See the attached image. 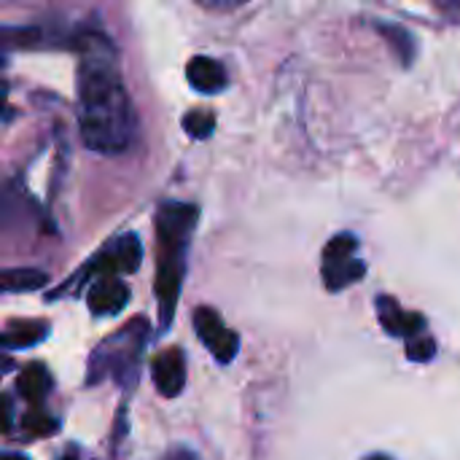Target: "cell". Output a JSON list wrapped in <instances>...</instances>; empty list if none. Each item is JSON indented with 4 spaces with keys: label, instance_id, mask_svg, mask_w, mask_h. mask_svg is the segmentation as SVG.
Listing matches in <instances>:
<instances>
[{
    "label": "cell",
    "instance_id": "d4e9b609",
    "mask_svg": "<svg viewBox=\"0 0 460 460\" xmlns=\"http://www.w3.org/2000/svg\"><path fill=\"white\" fill-rule=\"evenodd\" d=\"M59 460H75V458H73V456H67V458H59Z\"/></svg>",
    "mask_w": 460,
    "mask_h": 460
},
{
    "label": "cell",
    "instance_id": "7402d4cb",
    "mask_svg": "<svg viewBox=\"0 0 460 460\" xmlns=\"http://www.w3.org/2000/svg\"><path fill=\"white\" fill-rule=\"evenodd\" d=\"M437 3H442L445 8H458L460 11V0H437Z\"/></svg>",
    "mask_w": 460,
    "mask_h": 460
},
{
    "label": "cell",
    "instance_id": "277c9868",
    "mask_svg": "<svg viewBox=\"0 0 460 460\" xmlns=\"http://www.w3.org/2000/svg\"><path fill=\"white\" fill-rule=\"evenodd\" d=\"M321 275H323V283L329 291H342L367 275V264L358 259V237L356 234L342 232L326 243Z\"/></svg>",
    "mask_w": 460,
    "mask_h": 460
},
{
    "label": "cell",
    "instance_id": "2e32d148",
    "mask_svg": "<svg viewBox=\"0 0 460 460\" xmlns=\"http://www.w3.org/2000/svg\"><path fill=\"white\" fill-rule=\"evenodd\" d=\"M183 129H186V135H191V137H197V140H205V137H210L213 129H216V113L194 108V111H189V113L183 116Z\"/></svg>",
    "mask_w": 460,
    "mask_h": 460
},
{
    "label": "cell",
    "instance_id": "4fadbf2b",
    "mask_svg": "<svg viewBox=\"0 0 460 460\" xmlns=\"http://www.w3.org/2000/svg\"><path fill=\"white\" fill-rule=\"evenodd\" d=\"M49 283V275L32 267L22 270H0V294H27L38 291Z\"/></svg>",
    "mask_w": 460,
    "mask_h": 460
},
{
    "label": "cell",
    "instance_id": "5b68a950",
    "mask_svg": "<svg viewBox=\"0 0 460 460\" xmlns=\"http://www.w3.org/2000/svg\"><path fill=\"white\" fill-rule=\"evenodd\" d=\"M143 261V245L137 234H121L108 248H102L89 267H84V275H116V272H137Z\"/></svg>",
    "mask_w": 460,
    "mask_h": 460
},
{
    "label": "cell",
    "instance_id": "9c48e42d",
    "mask_svg": "<svg viewBox=\"0 0 460 460\" xmlns=\"http://www.w3.org/2000/svg\"><path fill=\"white\" fill-rule=\"evenodd\" d=\"M377 318L383 323V329L391 334V337H412V334H420L426 332V318L418 315V313H407L394 296H377Z\"/></svg>",
    "mask_w": 460,
    "mask_h": 460
},
{
    "label": "cell",
    "instance_id": "cb8c5ba5",
    "mask_svg": "<svg viewBox=\"0 0 460 460\" xmlns=\"http://www.w3.org/2000/svg\"><path fill=\"white\" fill-rule=\"evenodd\" d=\"M0 460H30V458H24V456H3Z\"/></svg>",
    "mask_w": 460,
    "mask_h": 460
},
{
    "label": "cell",
    "instance_id": "5bb4252c",
    "mask_svg": "<svg viewBox=\"0 0 460 460\" xmlns=\"http://www.w3.org/2000/svg\"><path fill=\"white\" fill-rule=\"evenodd\" d=\"M16 391L22 394V399L27 402H40L49 396L51 391V375L43 364H30L22 369L19 380H16Z\"/></svg>",
    "mask_w": 460,
    "mask_h": 460
},
{
    "label": "cell",
    "instance_id": "ac0fdd59",
    "mask_svg": "<svg viewBox=\"0 0 460 460\" xmlns=\"http://www.w3.org/2000/svg\"><path fill=\"white\" fill-rule=\"evenodd\" d=\"M22 426L32 437H51V434L59 431V420L51 418V415H46V412H27L22 418Z\"/></svg>",
    "mask_w": 460,
    "mask_h": 460
},
{
    "label": "cell",
    "instance_id": "9a60e30c",
    "mask_svg": "<svg viewBox=\"0 0 460 460\" xmlns=\"http://www.w3.org/2000/svg\"><path fill=\"white\" fill-rule=\"evenodd\" d=\"M43 40L40 27H11L0 24V54L16 51V49H32Z\"/></svg>",
    "mask_w": 460,
    "mask_h": 460
},
{
    "label": "cell",
    "instance_id": "e0dca14e",
    "mask_svg": "<svg viewBox=\"0 0 460 460\" xmlns=\"http://www.w3.org/2000/svg\"><path fill=\"white\" fill-rule=\"evenodd\" d=\"M407 356H410V361H420V364L431 361V358L437 356V342H434V337L426 334V332L407 337Z\"/></svg>",
    "mask_w": 460,
    "mask_h": 460
},
{
    "label": "cell",
    "instance_id": "8992f818",
    "mask_svg": "<svg viewBox=\"0 0 460 460\" xmlns=\"http://www.w3.org/2000/svg\"><path fill=\"white\" fill-rule=\"evenodd\" d=\"M194 332L199 342L216 356L218 364H229L240 350V337L232 329H226L224 318L213 307H199L194 313Z\"/></svg>",
    "mask_w": 460,
    "mask_h": 460
},
{
    "label": "cell",
    "instance_id": "603a6c76",
    "mask_svg": "<svg viewBox=\"0 0 460 460\" xmlns=\"http://www.w3.org/2000/svg\"><path fill=\"white\" fill-rule=\"evenodd\" d=\"M364 460H396V458H391V456H383V453H375V456H367Z\"/></svg>",
    "mask_w": 460,
    "mask_h": 460
},
{
    "label": "cell",
    "instance_id": "52a82bcc",
    "mask_svg": "<svg viewBox=\"0 0 460 460\" xmlns=\"http://www.w3.org/2000/svg\"><path fill=\"white\" fill-rule=\"evenodd\" d=\"M154 372V385L164 399H175L181 396L183 385H186V358L181 348H170L164 353H159L151 364Z\"/></svg>",
    "mask_w": 460,
    "mask_h": 460
},
{
    "label": "cell",
    "instance_id": "7a4b0ae2",
    "mask_svg": "<svg viewBox=\"0 0 460 460\" xmlns=\"http://www.w3.org/2000/svg\"><path fill=\"white\" fill-rule=\"evenodd\" d=\"M199 210L189 202H164L156 213V302H159V323L167 329L175 318L183 275H186V251L197 226Z\"/></svg>",
    "mask_w": 460,
    "mask_h": 460
},
{
    "label": "cell",
    "instance_id": "ba28073f",
    "mask_svg": "<svg viewBox=\"0 0 460 460\" xmlns=\"http://www.w3.org/2000/svg\"><path fill=\"white\" fill-rule=\"evenodd\" d=\"M127 302H129V288L113 275H102L97 283H92L86 294V305L97 318L119 315L127 307Z\"/></svg>",
    "mask_w": 460,
    "mask_h": 460
},
{
    "label": "cell",
    "instance_id": "8fae6325",
    "mask_svg": "<svg viewBox=\"0 0 460 460\" xmlns=\"http://www.w3.org/2000/svg\"><path fill=\"white\" fill-rule=\"evenodd\" d=\"M375 30L388 40L391 51L399 57V62L404 67L412 65L415 54H418V46H415V35L410 30H404L402 24H391V22H375Z\"/></svg>",
    "mask_w": 460,
    "mask_h": 460
},
{
    "label": "cell",
    "instance_id": "3957f363",
    "mask_svg": "<svg viewBox=\"0 0 460 460\" xmlns=\"http://www.w3.org/2000/svg\"><path fill=\"white\" fill-rule=\"evenodd\" d=\"M146 337H148L146 321L135 318L129 326H124L111 340H105L89 361V383L94 385L108 375H113L119 383H127V377H135L140 353L146 348Z\"/></svg>",
    "mask_w": 460,
    "mask_h": 460
},
{
    "label": "cell",
    "instance_id": "7c38bea8",
    "mask_svg": "<svg viewBox=\"0 0 460 460\" xmlns=\"http://www.w3.org/2000/svg\"><path fill=\"white\" fill-rule=\"evenodd\" d=\"M49 326L40 321H22V323H11L3 334H0V348L8 350H22V348H32L40 340H46Z\"/></svg>",
    "mask_w": 460,
    "mask_h": 460
},
{
    "label": "cell",
    "instance_id": "44dd1931",
    "mask_svg": "<svg viewBox=\"0 0 460 460\" xmlns=\"http://www.w3.org/2000/svg\"><path fill=\"white\" fill-rule=\"evenodd\" d=\"M164 460H197V456H194V453H189V450H172V453H170Z\"/></svg>",
    "mask_w": 460,
    "mask_h": 460
},
{
    "label": "cell",
    "instance_id": "d6986e66",
    "mask_svg": "<svg viewBox=\"0 0 460 460\" xmlns=\"http://www.w3.org/2000/svg\"><path fill=\"white\" fill-rule=\"evenodd\" d=\"M194 3L208 11H229V8H237L243 0H194Z\"/></svg>",
    "mask_w": 460,
    "mask_h": 460
},
{
    "label": "cell",
    "instance_id": "30bf717a",
    "mask_svg": "<svg viewBox=\"0 0 460 460\" xmlns=\"http://www.w3.org/2000/svg\"><path fill=\"white\" fill-rule=\"evenodd\" d=\"M186 78H189V84H191L197 92H202V94L224 92V89H226V81H229L226 67H224L218 59H213V57H194V59H189V65H186Z\"/></svg>",
    "mask_w": 460,
    "mask_h": 460
},
{
    "label": "cell",
    "instance_id": "6da1fadb",
    "mask_svg": "<svg viewBox=\"0 0 460 460\" xmlns=\"http://www.w3.org/2000/svg\"><path fill=\"white\" fill-rule=\"evenodd\" d=\"M78 70V127L86 148L97 154H124L137 137V116L124 89L119 51L105 32L89 30L75 43Z\"/></svg>",
    "mask_w": 460,
    "mask_h": 460
},
{
    "label": "cell",
    "instance_id": "ffe728a7",
    "mask_svg": "<svg viewBox=\"0 0 460 460\" xmlns=\"http://www.w3.org/2000/svg\"><path fill=\"white\" fill-rule=\"evenodd\" d=\"M11 418H13V407L5 396H0V431L11 429Z\"/></svg>",
    "mask_w": 460,
    "mask_h": 460
}]
</instances>
